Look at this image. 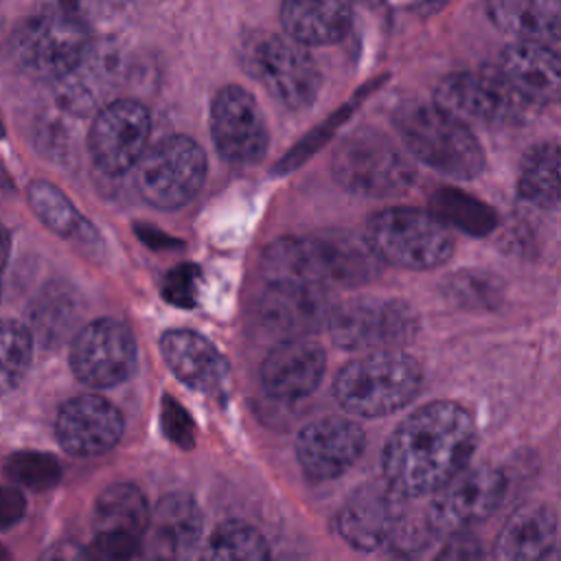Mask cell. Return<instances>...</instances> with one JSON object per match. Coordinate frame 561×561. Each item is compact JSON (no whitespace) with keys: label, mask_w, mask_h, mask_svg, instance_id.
Wrapping results in <instances>:
<instances>
[{"label":"cell","mask_w":561,"mask_h":561,"mask_svg":"<svg viewBox=\"0 0 561 561\" xmlns=\"http://www.w3.org/2000/svg\"><path fill=\"white\" fill-rule=\"evenodd\" d=\"M478 445L467 408L432 401L412 412L383 447V480L405 497L432 493L465 469Z\"/></svg>","instance_id":"cell-1"},{"label":"cell","mask_w":561,"mask_h":561,"mask_svg":"<svg viewBox=\"0 0 561 561\" xmlns=\"http://www.w3.org/2000/svg\"><path fill=\"white\" fill-rule=\"evenodd\" d=\"M261 267L267 283L291 280L324 289L359 285L379 272L368 243L340 234L276 239L265 248Z\"/></svg>","instance_id":"cell-2"},{"label":"cell","mask_w":561,"mask_h":561,"mask_svg":"<svg viewBox=\"0 0 561 561\" xmlns=\"http://www.w3.org/2000/svg\"><path fill=\"white\" fill-rule=\"evenodd\" d=\"M90 50L88 18L70 2L57 0L24 18L11 37L20 68L37 79L70 77Z\"/></svg>","instance_id":"cell-3"},{"label":"cell","mask_w":561,"mask_h":561,"mask_svg":"<svg viewBox=\"0 0 561 561\" xmlns=\"http://www.w3.org/2000/svg\"><path fill=\"white\" fill-rule=\"evenodd\" d=\"M392 121L408 151L430 169L458 180H471L484 169V151L473 131L440 105L405 101Z\"/></svg>","instance_id":"cell-4"},{"label":"cell","mask_w":561,"mask_h":561,"mask_svg":"<svg viewBox=\"0 0 561 561\" xmlns=\"http://www.w3.org/2000/svg\"><path fill=\"white\" fill-rule=\"evenodd\" d=\"M423 373L401 351H373L348 362L335 377L333 394L355 416H386L408 405L421 390Z\"/></svg>","instance_id":"cell-5"},{"label":"cell","mask_w":561,"mask_h":561,"mask_svg":"<svg viewBox=\"0 0 561 561\" xmlns=\"http://www.w3.org/2000/svg\"><path fill=\"white\" fill-rule=\"evenodd\" d=\"M366 243L388 265L432 270L454 254V234L432 210L397 206L375 213L366 224Z\"/></svg>","instance_id":"cell-6"},{"label":"cell","mask_w":561,"mask_h":561,"mask_svg":"<svg viewBox=\"0 0 561 561\" xmlns=\"http://www.w3.org/2000/svg\"><path fill=\"white\" fill-rule=\"evenodd\" d=\"M241 66L287 110L309 107L320 90V70L294 37L256 31L241 42Z\"/></svg>","instance_id":"cell-7"},{"label":"cell","mask_w":561,"mask_h":561,"mask_svg":"<svg viewBox=\"0 0 561 561\" xmlns=\"http://www.w3.org/2000/svg\"><path fill=\"white\" fill-rule=\"evenodd\" d=\"M331 169L340 186L362 197H392L416 180L408 153L375 129L346 136L333 153Z\"/></svg>","instance_id":"cell-8"},{"label":"cell","mask_w":561,"mask_h":561,"mask_svg":"<svg viewBox=\"0 0 561 561\" xmlns=\"http://www.w3.org/2000/svg\"><path fill=\"white\" fill-rule=\"evenodd\" d=\"M331 340L348 351H399L419 333L416 311L397 298H353L329 313Z\"/></svg>","instance_id":"cell-9"},{"label":"cell","mask_w":561,"mask_h":561,"mask_svg":"<svg viewBox=\"0 0 561 561\" xmlns=\"http://www.w3.org/2000/svg\"><path fill=\"white\" fill-rule=\"evenodd\" d=\"M206 175V156L188 136H167L147 147L136 164V186L145 202L173 210L195 197Z\"/></svg>","instance_id":"cell-10"},{"label":"cell","mask_w":561,"mask_h":561,"mask_svg":"<svg viewBox=\"0 0 561 561\" xmlns=\"http://www.w3.org/2000/svg\"><path fill=\"white\" fill-rule=\"evenodd\" d=\"M434 103L460 121L480 125H519L530 116L533 107H537L526 101L497 68L445 77L434 92Z\"/></svg>","instance_id":"cell-11"},{"label":"cell","mask_w":561,"mask_h":561,"mask_svg":"<svg viewBox=\"0 0 561 561\" xmlns=\"http://www.w3.org/2000/svg\"><path fill=\"white\" fill-rule=\"evenodd\" d=\"M70 368L85 386L112 388L123 383L136 368L134 333L114 318L88 322L72 340Z\"/></svg>","instance_id":"cell-12"},{"label":"cell","mask_w":561,"mask_h":561,"mask_svg":"<svg viewBox=\"0 0 561 561\" xmlns=\"http://www.w3.org/2000/svg\"><path fill=\"white\" fill-rule=\"evenodd\" d=\"M149 134L151 118L147 107L131 99H118L101 107L94 116L88 149L101 171L121 175L138 164L147 151Z\"/></svg>","instance_id":"cell-13"},{"label":"cell","mask_w":561,"mask_h":561,"mask_svg":"<svg viewBox=\"0 0 561 561\" xmlns=\"http://www.w3.org/2000/svg\"><path fill=\"white\" fill-rule=\"evenodd\" d=\"M215 149L232 167L256 164L267 149V125L256 99L241 85L221 88L210 105Z\"/></svg>","instance_id":"cell-14"},{"label":"cell","mask_w":561,"mask_h":561,"mask_svg":"<svg viewBox=\"0 0 561 561\" xmlns=\"http://www.w3.org/2000/svg\"><path fill=\"white\" fill-rule=\"evenodd\" d=\"M506 478L491 465L465 467L436 489L427 508L436 530H458L486 519L504 500Z\"/></svg>","instance_id":"cell-15"},{"label":"cell","mask_w":561,"mask_h":561,"mask_svg":"<svg viewBox=\"0 0 561 561\" xmlns=\"http://www.w3.org/2000/svg\"><path fill=\"white\" fill-rule=\"evenodd\" d=\"M403 502L405 495L386 480L359 486L340 508L337 530L342 539L364 552L388 546L405 515Z\"/></svg>","instance_id":"cell-16"},{"label":"cell","mask_w":561,"mask_h":561,"mask_svg":"<svg viewBox=\"0 0 561 561\" xmlns=\"http://www.w3.org/2000/svg\"><path fill=\"white\" fill-rule=\"evenodd\" d=\"M331 309L333 307L327 300L324 287L274 280L267 283L256 313L265 331L278 335L280 340H291L307 337L309 333L322 329L329 322Z\"/></svg>","instance_id":"cell-17"},{"label":"cell","mask_w":561,"mask_h":561,"mask_svg":"<svg viewBox=\"0 0 561 561\" xmlns=\"http://www.w3.org/2000/svg\"><path fill=\"white\" fill-rule=\"evenodd\" d=\"M364 445V430L355 421L327 416L302 427L296 438V454L307 476L331 480L357 462Z\"/></svg>","instance_id":"cell-18"},{"label":"cell","mask_w":561,"mask_h":561,"mask_svg":"<svg viewBox=\"0 0 561 561\" xmlns=\"http://www.w3.org/2000/svg\"><path fill=\"white\" fill-rule=\"evenodd\" d=\"M59 445L79 458L110 451L123 434V416L114 403L96 394H79L66 401L57 414Z\"/></svg>","instance_id":"cell-19"},{"label":"cell","mask_w":561,"mask_h":561,"mask_svg":"<svg viewBox=\"0 0 561 561\" xmlns=\"http://www.w3.org/2000/svg\"><path fill=\"white\" fill-rule=\"evenodd\" d=\"M160 351L171 373L188 388L224 401L230 394V366L202 333L173 329L160 337Z\"/></svg>","instance_id":"cell-20"},{"label":"cell","mask_w":561,"mask_h":561,"mask_svg":"<svg viewBox=\"0 0 561 561\" xmlns=\"http://www.w3.org/2000/svg\"><path fill=\"white\" fill-rule=\"evenodd\" d=\"M324 366L327 357L320 344L307 337L280 340L265 355L261 379L272 397L300 399L318 388Z\"/></svg>","instance_id":"cell-21"},{"label":"cell","mask_w":561,"mask_h":561,"mask_svg":"<svg viewBox=\"0 0 561 561\" xmlns=\"http://www.w3.org/2000/svg\"><path fill=\"white\" fill-rule=\"evenodd\" d=\"M497 70L533 105L561 101V55L541 42L506 46Z\"/></svg>","instance_id":"cell-22"},{"label":"cell","mask_w":561,"mask_h":561,"mask_svg":"<svg viewBox=\"0 0 561 561\" xmlns=\"http://www.w3.org/2000/svg\"><path fill=\"white\" fill-rule=\"evenodd\" d=\"M147 530L158 557H186L199 546L204 515L193 497L169 493L151 508Z\"/></svg>","instance_id":"cell-23"},{"label":"cell","mask_w":561,"mask_h":561,"mask_svg":"<svg viewBox=\"0 0 561 561\" xmlns=\"http://www.w3.org/2000/svg\"><path fill=\"white\" fill-rule=\"evenodd\" d=\"M353 22L351 0H283V31L305 46L340 42Z\"/></svg>","instance_id":"cell-24"},{"label":"cell","mask_w":561,"mask_h":561,"mask_svg":"<svg viewBox=\"0 0 561 561\" xmlns=\"http://www.w3.org/2000/svg\"><path fill=\"white\" fill-rule=\"evenodd\" d=\"M557 517L543 504H528L517 508L506 526L500 530L493 557L506 561L543 559L554 546Z\"/></svg>","instance_id":"cell-25"},{"label":"cell","mask_w":561,"mask_h":561,"mask_svg":"<svg viewBox=\"0 0 561 561\" xmlns=\"http://www.w3.org/2000/svg\"><path fill=\"white\" fill-rule=\"evenodd\" d=\"M491 22L522 42L561 39V0H486Z\"/></svg>","instance_id":"cell-26"},{"label":"cell","mask_w":561,"mask_h":561,"mask_svg":"<svg viewBox=\"0 0 561 561\" xmlns=\"http://www.w3.org/2000/svg\"><path fill=\"white\" fill-rule=\"evenodd\" d=\"M517 193L539 208L561 204V145L539 142L528 149L519 169Z\"/></svg>","instance_id":"cell-27"},{"label":"cell","mask_w":561,"mask_h":561,"mask_svg":"<svg viewBox=\"0 0 561 561\" xmlns=\"http://www.w3.org/2000/svg\"><path fill=\"white\" fill-rule=\"evenodd\" d=\"M149 504L129 482L110 484L94 502L96 533H129L140 537L149 524Z\"/></svg>","instance_id":"cell-28"},{"label":"cell","mask_w":561,"mask_h":561,"mask_svg":"<svg viewBox=\"0 0 561 561\" xmlns=\"http://www.w3.org/2000/svg\"><path fill=\"white\" fill-rule=\"evenodd\" d=\"M430 210L449 228L473 237H484L497 226V213L489 204L454 186L436 188L430 195Z\"/></svg>","instance_id":"cell-29"},{"label":"cell","mask_w":561,"mask_h":561,"mask_svg":"<svg viewBox=\"0 0 561 561\" xmlns=\"http://www.w3.org/2000/svg\"><path fill=\"white\" fill-rule=\"evenodd\" d=\"M26 197L35 215L57 234L75 239H94L96 232L88 219L72 206V202L50 182L33 180L26 188Z\"/></svg>","instance_id":"cell-30"},{"label":"cell","mask_w":561,"mask_h":561,"mask_svg":"<svg viewBox=\"0 0 561 561\" xmlns=\"http://www.w3.org/2000/svg\"><path fill=\"white\" fill-rule=\"evenodd\" d=\"M202 557L261 561L270 557V550L263 535L254 526L239 519H228L213 530L206 548L202 550Z\"/></svg>","instance_id":"cell-31"},{"label":"cell","mask_w":561,"mask_h":561,"mask_svg":"<svg viewBox=\"0 0 561 561\" xmlns=\"http://www.w3.org/2000/svg\"><path fill=\"white\" fill-rule=\"evenodd\" d=\"M31 357V331L18 320H0V394L11 392L24 379Z\"/></svg>","instance_id":"cell-32"},{"label":"cell","mask_w":561,"mask_h":561,"mask_svg":"<svg viewBox=\"0 0 561 561\" xmlns=\"http://www.w3.org/2000/svg\"><path fill=\"white\" fill-rule=\"evenodd\" d=\"M4 469L15 484L33 491H46L61 478V465L55 456L44 451H18L9 456Z\"/></svg>","instance_id":"cell-33"},{"label":"cell","mask_w":561,"mask_h":561,"mask_svg":"<svg viewBox=\"0 0 561 561\" xmlns=\"http://www.w3.org/2000/svg\"><path fill=\"white\" fill-rule=\"evenodd\" d=\"M436 526L430 522V517L425 515L423 519L421 517H401L399 526L394 528L390 541H388V548L394 552V554H401V557H412V554H419L423 552L432 537L436 535Z\"/></svg>","instance_id":"cell-34"},{"label":"cell","mask_w":561,"mask_h":561,"mask_svg":"<svg viewBox=\"0 0 561 561\" xmlns=\"http://www.w3.org/2000/svg\"><path fill=\"white\" fill-rule=\"evenodd\" d=\"M202 285V272L193 263H182L173 267L164 278V300H169L175 307H193L199 296Z\"/></svg>","instance_id":"cell-35"},{"label":"cell","mask_w":561,"mask_h":561,"mask_svg":"<svg viewBox=\"0 0 561 561\" xmlns=\"http://www.w3.org/2000/svg\"><path fill=\"white\" fill-rule=\"evenodd\" d=\"M140 552V537L129 533H96L94 541L88 548L90 557L96 559H131Z\"/></svg>","instance_id":"cell-36"},{"label":"cell","mask_w":561,"mask_h":561,"mask_svg":"<svg viewBox=\"0 0 561 561\" xmlns=\"http://www.w3.org/2000/svg\"><path fill=\"white\" fill-rule=\"evenodd\" d=\"M162 425H164L167 436L173 443H178L180 447H191L193 445V440H195L193 421L186 414V410H182L178 405V401L171 399V397H164V403H162Z\"/></svg>","instance_id":"cell-37"},{"label":"cell","mask_w":561,"mask_h":561,"mask_svg":"<svg viewBox=\"0 0 561 561\" xmlns=\"http://www.w3.org/2000/svg\"><path fill=\"white\" fill-rule=\"evenodd\" d=\"M26 500L15 486L0 484V530L18 524L24 517Z\"/></svg>","instance_id":"cell-38"},{"label":"cell","mask_w":561,"mask_h":561,"mask_svg":"<svg viewBox=\"0 0 561 561\" xmlns=\"http://www.w3.org/2000/svg\"><path fill=\"white\" fill-rule=\"evenodd\" d=\"M449 285H451V296L454 298H469V294L473 291L476 300H486L491 298V283L489 278H480L478 274H467L465 276H454L449 278Z\"/></svg>","instance_id":"cell-39"},{"label":"cell","mask_w":561,"mask_h":561,"mask_svg":"<svg viewBox=\"0 0 561 561\" xmlns=\"http://www.w3.org/2000/svg\"><path fill=\"white\" fill-rule=\"evenodd\" d=\"M480 543L471 535H456L438 554L440 559H473L480 557Z\"/></svg>","instance_id":"cell-40"},{"label":"cell","mask_w":561,"mask_h":561,"mask_svg":"<svg viewBox=\"0 0 561 561\" xmlns=\"http://www.w3.org/2000/svg\"><path fill=\"white\" fill-rule=\"evenodd\" d=\"M85 18L112 11L114 7H118L123 0H70Z\"/></svg>","instance_id":"cell-41"},{"label":"cell","mask_w":561,"mask_h":561,"mask_svg":"<svg viewBox=\"0 0 561 561\" xmlns=\"http://www.w3.org/2000/svg\"><path fill=\"white\" fill-rule=\"evenodd\" d=\"M68 305H70V300H68L66 296H61V300L57 302V309H55V313L70 309ZM55 318H57V316H55ZM35 322H37V327H39L42 331H44V329H46V331H53V329H57V327H55V322H53L48 316H37V318H35Z\"/></svg>","instance_id":"cell-42"},{"label":"cell","mask_w":561,"mask_h":561,"mask_svg":"<svg viewBox=\"0 0 561 561\" xmlns=\"http://www.w3.org/2000/svg\"><path fill=\"white\" fill-rule=\"evenodd\" d=\"M9 252H11V234L9 230L0 224V267L4 270V263L9 259Z\"/></svg>","instance_id":"cell-43"},{"label":"cell","mask_w":561,"mask_h":561,"mask_svg":"<svg viewBox=\"0 0 561 561\" xmlns=\"http://www.w3.org/2000/svg\"><path fill=\"white\" fill-rule=\"evenodd\" d=\"M447 0H419V9L421 11H438Z\"/></svg>","instance_id":"cell-44"},{"label":"cell","mask_w":561,"mask_h":561,"mask_svg":"<svg viewBox=\"0 0 561 561\" xmlns=\"http://www.w3.org/2000/svg\"><path fill=\"white\" fill-rule=\"evenodd\" d=\"M9 188H13V180H11L9 171L4 169V164L0 162V191H9Z\"/></svg>","instance_id":"cell-45"},{"label":"cell","mask_w":561,"mask_h":561,"mask_svg":"<svg viewBox=\"0 0 561 561\" xmlns=\"http://www.w3.org/2000/svg\"><path fill=\"white\" fill-rule=\"evenodd\" d=\"M543 559H561V546L559 543H554L548 552H546V557Z\"/></svg>","instance_id":"cell-46"},{"label":"cell","mask_w":561,"mask_h":561,"mask_svg":"<svg viewBox=\"0 0 561 561\" xmlns=\"http://www.w3.org/2000/svg\"><path fill=\"white\" fill-rule=\"evenodd\" d=\"M4 136V127H2V121H0V138Z\"/></svg>","instance_id":"cell-47"},{"label":"cell","mask_w":561,"mask_h":561,"mask_svg":"<svg viewBox=\"0 0 561 561\" xmlns=\"http://www.w3.org/2000/svg\"><path fill=\"white\" fill-rule=\"evenodd\" d=\"M0 294H2V267H0Z\"/></svg>","instance_id":"cell-48"},{"label":"cell","mask_w":561,"mask_h":561,"mask_svg":"<svg viewBox=\"0 0 561 561\" xmlns=\"http://www.w3.org/2000/svg\"><path fill=\"white\" fill-rule=\"evenodd\" d=\"M0 557H7V550H2V548H0Z\"/></svg>","instance_id":"cell-49"}]
</instances>
